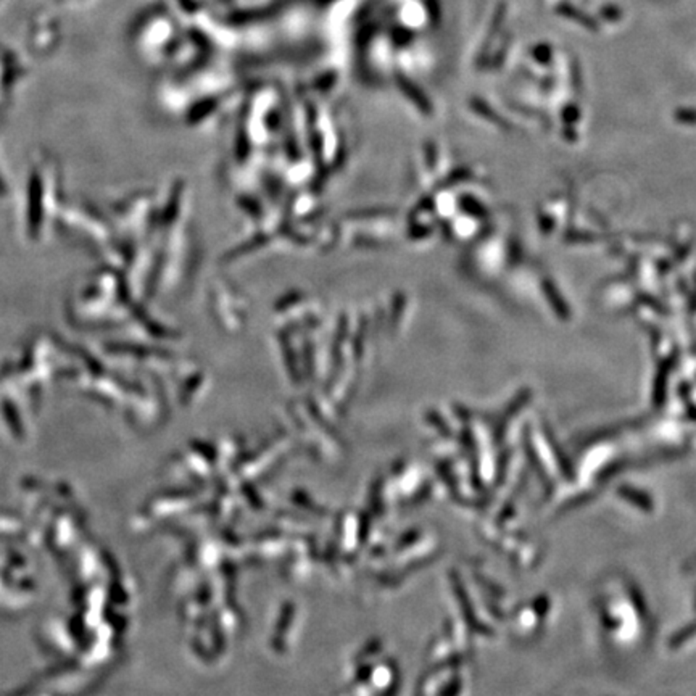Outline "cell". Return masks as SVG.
<instances>
[{
	"instance_id": "1",
	"label": "cell",
	"mask_w": 696,
	"mask_h": 696,
	"mask_svg": "<svg viewBox=\"0 0 696 696\" xmlns=\"http://www.w3.org/2000/svg\"><path fill=\"white\" fill-rule=\"evenodd\" d=\"M506 10H508V5H506L505 2L498 4V7L495 8V13H493V16H492L490 26H488V31H487L485 41H484V44H482V47H480L479 55H477V66H479V68H487L488 59H490V49H492V44H493L495 39H497V36L500 34V31H502V28H503V25H505Z\"/></svg>"
},
{
	"instance_id": "2",
	"label": "cell",
	"mask_w": 696,
	"mask_h": 696,
	"mask_svg": "<svg viewBox=\"0 0 696 696\" xmlns=\"http://www.w3.org/2000/svg\"><path fill=\"white\" fill-rule=\"evenodd\" d=\"M556 13L560 15V16H565V18L567 20H572L575 23H579L580 26H584L589 31H598L600 30V25H598V21L594 18V16H590L589 13H585L584 10H580L575 7V5L572 4H569V2H561V4H558L556 5Z\"/></svg>"
},
{
	"instance_id": "3",
	"label": "cell",
	"mask_w": 696,
	"mask_h": 696,
	"mask_svg": "<svg viewBox=\"0 0 696 696\" xmlns=\"http://www.w3.org/2000/svg\"><path fill=\"white\" fill-rule=\"evenodd\" d=\"M509 45H511V34H506V36L503 37V41H502V45H500L498 50L495 52L490 59H488V63H487L488 70H498V68L503 66L506 57H508Z\"/></svg>"
},
{
	"instance_id": "4",
	"label": "cell",
	"mask_w": 696,
	"mask_h": 696,
	"mask_svg": "<svg viewBox=\"0 0 696 696\" xmlns=\"http://www.w3.org/2000/svg\"><path fill=\"white\" fill-rule=\"evenodd\" d=\"M531 55L535 61L540 63V65H550L551 60H553V50H551L548 44L533 45Z\"/></svg>"
},
{
	"instance_id": "5",
	"label": "cell",
	"mask_w": 696,
	"mask_h": 696,
	"mask_svg": "<svg viewBox=\"0 0 696 696\" xmlns=\"http://www.w3.org/2000/svg\"><path fill=\"white\" fill-rule=\"evenodd\" d=\"M600 16L603 20H606L609 23H614V21H619L620 18H623V10H620L619 7H615V5H606V7H601Z\"/></svg>"
},
{
	"instance_id": "6",
	"label": "cell",
	"mask_w": 696,
	"mask_h": 696,
	"mask_svg": "<svg viewBox=\"0 0 696 696\" xmlns=\"http://www.w3.org/2000/svg\"><path fill=\"white\" fill-rule=\"evenodd\" d=\"M571 71H572V83L575 88H579V83L582 84V70H580V65H579V61H575L572 60L571 63Z\"/></svg>"
}]
</instances>
